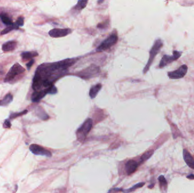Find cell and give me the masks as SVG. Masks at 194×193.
<instances>
[{
    "label": "cell",
    "instance_id": "6da1fadb",
    "mask_svg": "<svg viewBox=\"0 0 194 193\" xmlns=\"http://www.w3.org/2000/svg\"><path fill=\"white\" fill-rule=\"evenodd\" d=\"M77 61L76 59H66L57 63L44 64L38 67L33 79L32 89L36 92L47 91L53 86L58 79L68 72V68Z\"/></svg>",
    "mask_w": 194,
    "mask_h": 193
},
{
    "label": "cell",
    "instance_id": "7a4b0ae2",
    "mask_svg": "<svg viewBox=\"0 0 194 193\" xmlns=\"http://www.w3.org/2000/svg\"><path fill=\"white\" fill-rule=\"evenodd\" d=\"M92 126L93 120L91 118H88L78 129L76 131V136L79 142H84L85 141L88 134L92 128Z\"/></svg>",
    "mask_w": 194,
    "mask_h": 193
},
{
    "label": "cell",
    "instance_id": "3957f363",
    "mask_svg": "<svg viewBox=\"0 0 194 193\" xmlns=\"http://www.w3.org/2000/svg\"><path fill=\"white\" fill-rule=\"evenodd\" d=\"M163 46V43L161 39H157V40H155L152 48H151L150 52H149V60L147 63V64L146 65V66H145L144 70H143V73L144 74H146L147 73V71L149 70L151 65L152 64L153 61L155 58V56H157V54H158V53L159 52L160 49H161V48Z\"/></svg>",
    "mask_w": 194,
    "mask_h": 193
},
{
    "label": "cell",
    "instance_id": "277c9868",
    "mask_svg": "<svg viewBox=\"0 0 194 193\" xmlns=\"http://www.w3.org/2000/svg\"><path fill=\"white\" fill-rule=\"evenodd\" d=\"M117 40L118 37L117 33H113L107 38L104 40V41L98 47L96 51L98 52H101L109 49L117 43Z\"/></svg>",
    "mask_w": 194,
    "mask_h": 193
},
{
    "label": "cell",
    "instance_id": "5b68a950",
    "mask_svg": "<svg viewBox=\"0 0 194 193\" xmlns=\"http://www.w3.org/2000/svg\"><path fill=\"white\" fill-rule=\"evenodd\" d=\"M25 71V69L21 65L16 63L13 65L7 74L4 81L5 82H10L13 81L16 77L24 73Z\"/></svg>",
    "mask_w": 194,
    "mask_h": 193
},
{
    "label": "cell",
    "instance_id": "8992f818",
    "mask_svg": "<svg viewBox=\"0 0 194 193\" xmlns=\"http://www.w3.org/2000/svg\"><path fill=\"white\" fill-rule=\"evenodd\" d=\"M100 71L99 67L95 65H91L89 67L82 70L78 73V76L84 79H89L97 76Z\"/></svg>",
    "mask_w": 194,
    "mask_h": 193
},
{
    "label": "cell",
    "instance_id": "52a82bcc",
    "mask_svg": "<svg viewBox=\"0 0 194 193\" xmlns=\"http://www.w3.org/2000/svg\"><path fill=\"white\" fill-rule=\"evenodd\" d=\"M182 55V52H181L173 51V56H168V55H164L159 65V68H163L166 65L171 64V63L174 62V61L177 60Z\"/></svg>",
    "mask_w": 194,
    "mask_h": 193
},
{
    "label": "cell",
    "instance_id": "ba28073f",
    "mask_svg": "<svg viewBox=\"0 0 194 193\" xmlns=\"http://www.w3.org/2000/svg\"><path fill=\"white\" fill-rule=\"evenodd\" d=\"M188 67L186 65H183L180 68L175 71L168 72V75L169 78L172 79H178L184 77L187 73Z\"/></svg>",
    "mask_w": 194,
    "mask_h": 193
},
{
    "label": "cell",
    "instance_id": "9c48e42d",
    "mask_svg": "<svg viewBox=\"0 0 194 193\" xmlns=\"http://www.w3.org/2000/svg\"><path fill=\"white\" fill-rule=\"evenodd\" d=\"M30 150L31 151V152L34 155H41V156H44L46 157H50L52 156V154L50 151L46 150V148H43V147L35 144H32L30 145Z\"/></svg>",
    "mask_w": 194,
    "mask_h": 193
},
{
    "label": "cell",
    "instance_id": "30bf717a",
    "mask_svg": "<svg viewBox=\"0 0 194 193\" xmlns=\"http://www.w3.org/2000/svg\"><path fill=\"white\" fill-rule=\"evenodd\" d=\"M72 30L70 28H54L50 31L48 34L52 38H58L67 36L72 33Z\"/></svg>",
    "mask_w": 194,
    "mask_h": 193
},
{
    "label": "cell",
    "instance_id": "8fae6325",
    "mask_svg": "<svg viewBox=\"0 0 194 193\" xmlns=\"http://www.w3.org/2000/svg\"><path fill=\"white\" fill-rule=\"evenodd\" d=\"M139 167V163L133 160H130L128 161L125 166V169L126 171V173L128 175H130L134 173L137 168Z\"/></svg>",
    "mask_w": 194,
    "mask_h": 193
},
{
    "label": "cell",
    "instance_id": "7c38bea8",
    "mask_svg": "<svg viewBox=\"0 0 194 193\" xmlns=\"http://www.w3.org/2000/svg\"><path fill=\"white\" fill-rule=\"evenodd\" d=\"M183 156L184 160L187 165L190 168L194 169V159L187 150H183Z\"/></svg>",
    "mask_w": 194,
    "mask_h": 193
},
{
    "label": "cell",
    "instance_id": "4fadbf2b",
    "mask_svg": "<svg viewBox=\"0 0 194 193\" xmlns=\"http://www.w3.org/2000/svg\"><path fill=\"white\" fill-rule=\"evenodd\" d=\"M17 43L15 41H9L2 45V49L4 52H11L14 51L17 47Z\"/></svg>",
    "mask_w": 194,
    "mask_h": 193
},
{
    "label": "cell",
    "instance_id": "5bb4252c",
    "mask_svg": "<svg viewBox=\"0 0 194 193\" xmlns=\"http://www.w3.org/2000/svg\"><path fill=\"white\" fill-rule=\"evenodd\" d=\"M46 94H47V91H41L39 92L35 91L32 93L31 100L34 103H38L46 95Z\"/></svg>",
    "mask_w": 194,
    "mask_h": 193
},
{
    "label": "cell",
    "instance_id": "9a60e30c",
    "mask_svg": "<svg viewBox=\"0 0 194 193\" xmlns=\"http://www.w3.org/2000/svg\"><path fill=\"white\" fill-rule=\"evenodd\" d=\"M101 88H102V84L100 83L97 84L91 87L89 92V96L91 99H94L97 96V94L98 93L99 91L101 90Z\"/></svg>",
    "mask_w": 194,
    "mask_h": 193
},
{
    "label": "cell",
    "instance_id": "2e32d148",
    "mask_svg": "<svg viewBox=\"0 0 194 193\" xmlns=\"http://www.w3.org/2000/svg\"><path fill=\"white\" fill-rule=\"evenodd\" d=\"M21 57L23 60H28L38 56L37 52H24L21 53Z\"/></svg>",
    "mask_w": 194,
    "mask_h": 193
},
{
    "label": "cell",
    "instance_id": "e0dca14e",
    "mask_svg": "<svg viewBox=\"0 0 194 193\" xmlns=\"http://www.w3.org/2000/svg\"><path fill=\"white\" fill-rule=\"evenodd\" d=\"M13 95L10 93H8L3 99L0 100V106H5L8 105L9 104L12 102L13 101Z\"/></svg>",
    "mask_w": 194,
    "mask_h": 193
},
{
    "label": "cell",
    "instance_id": "ac0fdd59",
    "mask_svg": "<svg viewBox=\"0 0 194 193\" xmlns=\"http://www.w3.org/2000/svg\"><path fill=\"white\" fill-rule=\"evenodd\" d=\"M0 18L2 22L7 26H12L13 25V23L12 19L5 14H1Z\"/></svg>",
    "mask_w": 194,
    "mask_h": 193
},
{
    "label": "cell",
    "instance_id": "d6986e66",
    "mask_svg": "<svg viewBox=\"0 0 194 193\" xmlns=\"http://www.w3.org/2000/svg\"><path fill=\"white\" fill-rule=\"evenodd\" d=\"M145 185V182H139L136 185H135L134 186H133L132 187L128 189H125V190H122L123 191V192L124 193H129L136 190V189L142 188L143 186H144Z\"/></svg>",
    "mask_w": 194,
    "mask_h": 193
},
{
    "label": "cell",
    "instance_id": "ffe728a7",
    "mask_svg": "<svg viewBox=\"0 0 194 193\" xmlns=\"http://www.w3.org/2000/svg\"><path fill=\"white\" fill-rule=\"evenodd\" d=\"M158 181L159 182V186L161 189L166 190L168 187V182L163 175H161L158 177Z\"/></svg>",
    "mask_w": 194,
    "mask_h": 193
},
{
    "label": "cell",
    "instance_id": "44dd1931",
    "mask_svg": "<svg viewBox=\"0 0 194 193\" xmlns=\"http://www.w3.org/2000/svg\"><path fill=\"white\" fill-rule=\"evenodd\" d=\"M88 2V1H78L77 5L75 7V10L80 11V10L84 9L86 7Z\"/></svg>",
    "mask_w": 194,
    "mask_h": 193
},
{
    "label": "cell",
    "instance_id": "7402d4cb",
    "mask_svg": "<svg viewBox=\"0 0 194 193\" xmlns=\"http://www.w3.org/2000/svg\"><path fill=\"white\" fill-rule=\"evenodd\" d=\"M154 154V151L153 150H149L146 152H145L144 154H143L141 159H140V163L144 162L147 160H148L152 155Z\"/></svg>",
    "mask_w": 194,
    "mask_h": 193
},
{
    "label": "cell",
    "instance_id": "603a6c76",
    "mask_svg": "<svg viewBox=\"0 0 194 193\" xmlns=\"http://www.w3.org/2000/svg\"><path fill=\"white\" fill-rule=\"evenodd\" d=\"M19 28V27L17 26L15 23L13 24V25L12 26H8V27H6L5 29H4L3 31H2L1 34V35H5V34H6L8 33H9V32H10L11 31H12L13 30H14V29H18Z\"/></svg>",
    "mask_w": 194,
    "mask_h": 193
},
{
    "label": "cell",
    "instance_id": "cb8c5ba5",
    "mask_svg": "<svg viewBox=\"0 0 194 193\" xmlns=\"http://www.w3.org/2000/svg\"><path fill=\"white\" fill-rule=\"evenodd\" d=\"M15 24L18 26V27H22V26H23L24 25V19L23 17L22 16H20L19 17L17 21L15 22Z\"/></svg>",
    "mask_w": 194,
    "mask_h": 193
},
{
    "label": "cell",
    "instance_id": "d4e9b609",
    "mask_svg": "<svg viewBox=\"0 0 194 193\" xmlns=\"http://www.w3.org/2000/svg\"><path fill=\"white\" fill-rule=\"evenodd\" d=\"M27 113V110H25L23 112H21L20 113H13L10 116V118H15L18 116H22V115H25Z\"/></svg>",
    "mask_w": 194,
    "mask_h": 193
},
{
    "label": "cell",
    "instance_id": "484cf974",
    "mask_svg": "<svg viewBox=\"0 0 194 193\" xmlns=\"http://www.w3.org/2000/svg\"><path fill=\"white\" fill-rule=\"evenodd\" d=\"M11 123L9 120H6L3 123V127L4 128H10L11 127Z\"/></svg>",
    "mask_w": 194,
    "mask_h": 193
},
{
    "label": "cell",
    "instance_id": "4316f807",
    "mask_svg": "<svg viewBox=\"0 0 194 193\" xmlns=\"http://www.w3.org/2000/svg\"><path fill=\"white\" fill-rule=\"evenodd\" d=\"M34 62H35L34 60V59H32V60H31L30 61V62H29L28 64H26V66H27V68L28 70H30V69L31 67L32 66V65L34 64Z\"/></svg>",
    "mask_w": 194,
    "mask_h": 193
},
{
    "label": "cell",
    "instance_id": "83f0119b",
    "mask_svg": "<svg viewBox=\"0 0 194 193\" xmlns=\"http://www.w3.org/2000/svg\"><path fill=\"white\" fill-rule=\"evenodd\" d=\"M107 25H108V23H107V22H104V23H99L98 25V27L99 28L103 29V28H105L107 26Z\"/></svg>",
    "mask_w": 194,
    "mask_h": 193
},
{
    "label": "cell",
    "instance_id": "f1b7e54d",
    "mask_svg": "<svg viewBox=\"0 0 194 193\" xmlns=\"http://www.w3.org/2000/svg\"><path fill=\"white\" fill-rule=\"evenodd\" d=\"M187 178L190 180H194V175L193 174H191L187 176Z\"/></svg>",
    "mask_w": 194,
    "mask_h": 193
}]
</instances>
